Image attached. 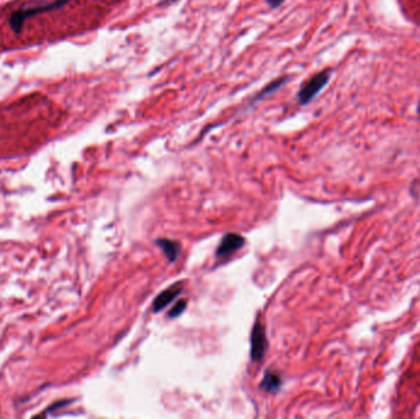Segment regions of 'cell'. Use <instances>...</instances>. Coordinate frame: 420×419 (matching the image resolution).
<instances>
[{"instance_id": "6da1fadb", "label": "cell", "mask_w": 420, "mask_h": 419, "mask_svg": "<svg viewBox=\"0 0 420 419\" xmlns=\"http://www.w3.org/2000/svg\"><path fill=\"white\" fill-rule=\"evenodd\" d=\"M332 73H333L332 69H324V70L311 76L307 82L302 85L299 94H297V101H299L300 105H308L320 94L321 90L328 84Z\"/></svg>"}, {"instance_id": "7a4b0ae2", "label": "cell", "mask_w": 420, "mask_h": 419, "mask_svg": "<svg viewBox=\"0 0 420 419\" xmlns=\"http://www.w3.org/2000/svg\"><path fill=\"white\" fill-rule=\"evenodd\" d=\"M70 0H52L48 1L47 4H42V5L31 6V8H22L16 10L13 15L10 16V26L14 31H20L22 27V24L26 21L27 18L32 17L38 14L47 13V11L54 10V9H59L63 5H65Z\"/></svg>"}, {"instance_id": "3957f363", "label": "cell", "mask_w": 420, "mask_h": 419, "mask_svg": "<svg viewBox=\"0 0 420 419\" xmlns=\"http://www.w3.org/2000/svg\"><path fill=\"white\" fill-rule=\"evenodd\" d=\"M267 337H265L264 327L260 322H257L253 327L252 335H251V358L253 362L262 360L265 351H267Z\"/></svg>"}, {"instance_id": "277c9868", "label": "cell", "mask_w": 420, "mask_h": 419, "mask_svg": "<svg viewBox=\"0 0 420 419\" xmlns=\"http://www.w3.org/2000/svg\"><path fill=\"white\" fill-rule=\"evenodd\" d=\"M244 244V238L239 234H227L223 237L220 245L216 249V256L225 257L234 253L241 249Z\"/></svg>"}, {"instance_id": "5b68a950", "label": "cell", "mask_w": 420, "mask_h": 419, "mask_svg": "<svg viewBox=\"0 0 420 419\" xmlns=\"http://www.w3.org/2000/svg\"><path fill=\"white\" fill-rule=\"evenodd\" d=\"M181 283H176L166 289V290H163L161 294H159L155 300H154V304H152V311L159 312L160 310L165 309L168 304H171L181 294Z\"/></svg>"}, {"instance_id": "8992f818", "label": "cell", "mask_w": 420, "mask_h": 419, "mask_svg": "<svg viewBox=\"0 0 420 419\" xmlns=\"http://www.w3.org/2000/svg\"><path fill=\"white\" fill-rule=\"evenodd\" d=\"M156 245L160 246V249L162 250L168 261L175 262V261L178 258L181 246H179V244L177 241L168 240V238H159V240H156Z\"/></svg>"}, {"instance_id": "52a82bcc", "label": "cell", "mask_w": 420, "mask_h": 419, "mask_svg": "<svg viewBox=\"0 0 420 419\" xmlns=\"http://www.w3.org/2000/svg\"><path fill=\"white\" fill-rule=\"evenodd\" d=\"M286 83H288V76H283V78H279L276 79V80H274V82H272L271 84H268L265 87H263V89L260 90V92H258V94L253 97L252 99L253 102H257V101H259V100H263L264 97L274 94V92L278 91L281 86H284Z\"/></svg>"}, {"instance_id": "ba28073f", "label": "cell", "mask_w": 420, "mask_h": 419, "mask_svg": "<svg viewBox=\"0 0 420 419\" xmlns=\"http://www.w3.org/2000/svg\"><path fill=\"white\" fill-rule=\"evenodd\" d=\"M281 386V380L280 376H279L276 372L268 371L263 377V381L260 384V387L263 388L267 392H276V391L280 388Z\"/></svg>"}, {"instance_id": "9c48e42d", "label": "cell", "mask_w": 420, "mask_h": 419, "mask_svg": "<svg viewBox=\"0 0 420 419\" xmlns=\"http://www.w3.org/2000/svg\"><path fill=\"white\" fill-rule=\"evenodd\" d=\"M186 306H187L186 300H181V302H177V304H176V306H175L174 309L171 310L170 316H171V317H177V316H179V315H181L182 312L184 311V309H186Z\"/></svg>"}, {"instance_id": "30bf717a", "label": "cell", "mask_w": 420, "mask_h": 419, "mask_svg": "<svg viewBox=\"0 0 420 419\" xmlns=\"http://www.w3.org/2000/svg\"><path fill=\"white\" fill-rule=\"evenodd\" d=\"M284 1H285V0H267V3H268V5L271 6L272 9L279 8Z\"/></svg>"}]
</instances>
